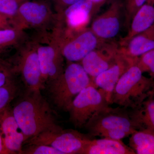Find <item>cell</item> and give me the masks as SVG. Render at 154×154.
Masks as SVG:
<instances>
[{
    "instance_id": "6da1fadb",
    "label": "cell",
    "mask_w": 154,
    "mask_h": 154,
    "mask_svg": "<svg viewBox=\"0 0 154 154\" xmlns=\"http://www.w3.org/2000/svg\"><path fill=\"white\" fill-rule=\"evenodd\" d=\"M12 110L26 140L46 131L63 129L57 123L52 109L41 90L26 89Z\"/></svg>"
},
{
    "instance_id": "7a4b0ae2",
    "label": "cell",
    "mask_w": 154,
    "mask_h": 154,
    "mask_svg": "<svg viewBox=\"0 0 154 154\" xmlns=\"http://www.w3.org/2000/svg\"><path fill=\"white\" fill-rule=\"evenodd\" d=\"M84 127L92 136L118 140L138 131L133 110L109 105L96 112Z\"/></svg>"
},
{
    "instance_id": "3957f363",
    "label": "cell",
    "mask_w": 154,
    "mask_h": 154,
    "mask_svg": "<svg viewBox=\"0 0 154 154\" xmlns=\"http://www.w3.org/2000/svg\"><path fill=\"white\" fill-rule=\"evenodd\" d=\"M154 94V78L143 75L136 63L120 77L110 99V104L134 110Z\"/></svg>"
},
{
    "instance_id": "277c9868",
    "label": "cell",
    "mask_w": 154,
    "mask_h": 154,
    "mask_svg": "<svg viewBox=\"0 0 154 154\" xmlns=\"http://www.w3.org/2000/svg\"><path fill=\"white\" fill-rule=\"evenodd\" d=\"M92 82L82 65L71 62L48 84L50 94L58 108L67 111L75 97Z\"/></svg>"
},
{
    "instance_id": "5b68a950",
    "label": "cell",
    "mask_w": 154,
    "mask_h": 154,
    "mask_svg": "<svg viewBox=\"0 0 154 154\" xmlns=\"http://www.w3.org/2000/svg\"><path fill=\"white\" fill-rule=\"evenodd\" d=\"M109 105L105 92L98 90L93 81L75 97L70 105L67 111L70 121L75 127L82 128L96 112Z\"/></svg>"
},
{
    "instance_id": "8992f818",
    "label": "cell",
    "mask_w": 154,
    "mask_h": 154,
    "mask_svg": "<svg viewBox=\"0 0 154 154\" xmlns=\"http://www.w3.org/2000/svg\"><path fill=\"white\" fill-rule=\"evenodd\" d=\"M91 139L72 129L46 131L25 141L24 145L50 146L63 154H82Z\"/></svg>"
},
{
    "instance_id": "52a82bcc",
    "label": "cell",
    "mask_w": 154,
    "mask_h": 154,
    "mask_svg": "<svg viewBox=\"0 0 154 154\" xmlns=\"http://www.w3.org/2000/svg\"><path fill=\"white\" fill-rule=\"evenodd\" d=\"M119 42L104 40L81 60L82 66L93 80L115 63L119 53Z\"/></svg>"
},
{
    "instance_id": "ba28073f",
    "label": "cell",
    "mask_w": 154,
    "mask_h": 154,
    "mask_svg": "<svg viewBox=\"0 0 154 154\" xmlns=\"http://www.w3.org/2000/svg\"><path fill=\"white\" fill-rule=\"evenodd\" d=\"M123 3L114 0L108 8L94 19L91 29L97 37L103 40H112L119 33Z\"/></svg>"
},
{
    "instance_id": "9c48e42d",
    "label": "cell",
    "mask_w": 154,
    "mask_h": 154,
    "mask_svg": "<svg viewBox=\"0 0 154 154\" xmlns=\"http://www.w3.org/2000/svg\"><path fill=\"white\" fill-rule=\"evenodd\" d=\"M95 35L91 28L80 30L64 44L62 54L70 62L81 61L104 41Z\"/></svg>"
},
{
    "instance_id": "30bf717a",
    "label": "cell",
    "mask_w": 154,
    "mask_h": 154,
    "mask_svg": "<svg viewBox=\"0 0 154 154\" xmlns=\"http://www.w3.org/2000/svg\"><path fill=\"white\" fill-rule=\"evenodd\" d=\"M0 131L7 154H21L26 137L9 107L0 113Z\"/></svg>"
},
{
    "instance_id": "8fae6325",
    "label": "cell",
    "mask_w": 154,
    "mask_h": 154,
    "mask_svg": "<svg viewBox=\"0 0 154 154\" xmlns=\"http://www.w3.org/2000/svg\"><path fill=\"white\" fill-rule=\"evenodd\" d=\"M137 59H133L125 56L119 49V54L115 63L92 80L97 88L105 92L110 105L111 95L116 85L121 76L135 63Z\"/></svg>"
},
{
    "instance_id": "7c38bea8",
    "label": "cell",
    "mask_w": 154,
    "mask_h": 154,
    "mask_svg": "<svg viewBox=\"0 0 154 154\" xmlns=\"http://www.w3.org/2000/svg\"><path fill=\"white\" fill-rule=\"evenodd\" d=\"M43 85L49 84L63 72V61L59 53L52 46H41L37 51Z\"/></svg>"
},
{
    "instance_id": "4fadbf2b",
    "label": "cell",
    "mask_w": 154,
    "mask_h": 154,
    "mask_svg": "<svg viewBox=\"0 0 154 154\" xmlns=\"http://www.w3.org/2000/svg\"><path fill=\"white\" fill-rule=\"evenodd\" d=\"M18 68L26 89L41 90L44 88L37 51H30L22 56Z\"/></svg>"
},
{
    "instance_id": "5bb4252c",
    "label": "cell",
    "mask_w": 154,
    "mask_h": 154,
    "mask_svg": "<svg viewBox=\"0 0 154 154\" xmlns=\"http://www.w3.org/2000/svg\"><path fill=\"white\" fill-rule=\"evenodd\" d=\"M154 24V0H146L134 16L127 34L119 40V46H124L133 37Z\"/></svg>"
},
{
    "instance_id": "9a60e30c",
    "label": "cell",
    "mask_w": 154,
    "mask_h": 154,
    "mask_svg": "<svg viewBox=\"0 0 154 154\" xmlns=\"http://www.w3.org/2000/svg\"><path fill=\"white\" fill-rule=\"evenodd\" d=\"M93 8L92 0H80L66 8L64 15L69 27L79 31L85 29L92 17Z\"/></svg>"
},
{
    "instance_id": "2e32d148",
    "label": "cell",
    "mask_w": 154,
    "mask_h": 154,
    "mask_svg": "<svg viewBox=\"0 0 154 154\" xmlns=\"http://www.w3.org/2000/svg\"><path fill=\"white\" fill-rule=\"evenodd\" d=\"M154 48V24L147 29L131 38L124 46H120L125 56L136 59Z\"/></svg>"
},
{
    "instance_id": "e0dca14e",
    "label": "cell",
    "mask_w": 154,
    "mask_h": 154,
    "mask_svg": "<svg viewBox=\"0 0 154 154\" xmlns=\"http://www.w3.org/2000/svg\"><path fill=\"white\" fill-rule=\"evenodd\" d=\"M131 147L125 144L121 140L103 138L91 139L82 152V154H135Z\"/></svg>"
},
{
    "instance_id": "ac0fdd59",
    "label": "cell",
    "mask_w": 154,
    "mask_h": 154,
    "mask_svg": "<svg viewBox=\"0 0 154 154\" xmlns=\"http://www.w3.org/2000/svg\"><path fill=\"white\" fill-rule=\"evenodd\" d=\"M49 14V8L45 3L27 1L19 7L18 13L28 23L39 25L43 23Z\"/></svg>"
},
{
    "instance_id": "d6986e66",
    "label": "cell",
    "mask_w": 154,
    "mask_h": 154,
    "mask_svg": "<svg viewBox=\"0 0 154 154\" xmlns=\"http://www.w3.org/2000/svg\"><path fill=\"white\" fill-rule=\"evenodd\" d=\"M133 110L138 131L148 130L154 132V94Z\"/></svg>"
},
{
    "instance_id": "ffe728a7",
    "label": "cell",
    "mask_w": 154,
    "mask_h": 154,
    "mask_svg": "<svg viewBox=\"0 0 154 154\" xmlns=\"http://www.w3.org/2000/svg\"><path fill=\"white\" fill-rule=\"evenodd\" d=\"M129 145L136 154H154V131H136L131 134Z\"/></svg>"
},
{
    "instance_id": "44dd1931",
    "label": "cell",
    "mask_w": 154,
    "mask_h": 154,
    "mask_svg": "<svg viewBox=\"0 0 154 154\" xmlns=\"http://www.w3.org/2000/svg\"><path fill=\"white\" fill-rule=\"evenodd\" d=\"M18 91V86L13 80L0 87V113L9 107L17 97Z\"/></svg>"
},
{
    "instance_id": "7402d4cb",
    "label": "cell",
    "mask_w": 154,
    "mask_h": 154,
    "mask_svg": "<svg viewBox=\"0 0 154 154\" xmlns=\"http://www.w3.org/2000/svg\"><path fill=\"white\" fill-rule=\"evenodd\" d=\"M136 64L142 72H147L154 78V48L137 58Z\"/></svg>"
},
{
    "instance_id": "603a6c76",
    "label": "cell",
    "mask_w": 154,
    "mask_h": 154,
    "mask_svg": "<svg viewBox=\"0 0 154 154\" xmlns=\"http://www.w3.org/2000/svg\"><path fill=\"white\" fill-rule=\"evenodd\" d=\"M146 1V0H125L123 4L125 19V24L128 29L134 16Z\"/></svg>"
},
{
    "instance_id": "cb8c5ba5",
    "label": "cell",
    "mask_w": 154,
    "mask_h": 154,
    "mask_svg": "<svg viewBox=\"0 0 154 154\" xmlns=\"http://www.w3.org/2000/svg\"><path fill=\"white\" fill-rule=\"evenodd\" d=\"M21 154H63L50 146L43 144L25 145Z\"/></svg>"
},
{
    "instance_id": "d4e9b609",
    "label": "cell",
    "mask_w": 154,
    "mask_h": 154,
    "mask_svg": "<svg viewBox=\"0 0 154 154\" xmlns=\"http://www.w3.org/2000/svg\"><path fill=\"white\" fill-rule=\"evenodd\" d=\"M29 0H0V13L10 17L17 15L19 7Z\"/></svg>"
},
{
    "instance_id": "484cf974",
    "label": "cell",
    "mask_w": 154,
    "mask_h": 154,
    "mask_svg": "<svg viewBox=\"0 0 154 154\" xmlns=\"http://www.w3.org/2000/svg\"><path fill=\"white\" fill-rule=\"evenodd\" d=\"M17 37V31L14 29H3L0 30V51L4 48L13 44Z\"/></svg>"
},
{
    "instance_id": "4316f807",
    "label": "cell",
    "mask_w": 154,
    "mask_h": 154,
    "mask_svg": "<svg viewBox=\"0 0 154 154\" xmlns=\"http://www.w3.org/2000/svg\"><path fill=\"white\" fill-rule=\"evenodd\" d=\"M11 80L10 72L4 67L0 69V87L6 85Z\"/></svg>"
},
{
    "instance_id": "83f0119b",
    "label": "cell",
    "mask_w": 154,
    "mask_h": 154,
    "mask_svg": "<svg viewBox=\"0 0 154 154\" xmlns=\"http://www.w3.org/2000/svg\"><path fill=\"white\" fill-rule=\"evenodd\" d=\"M109 0H92L94 4L92 17L97 14L102 6Z\"/></svg>"
},
{
    "instance_id": "f1b7e54d",
    "label": "cell",
    "mask_w": 154,
    "mask_h": 154,
    "mask_svg": "<svg viewBox=\"0 0 154 154\" xmlns=\"http://www.w3.org/2000/svg\"><path fill=\"white\" fill-rule=\"evenodd\" d=\"M80 0H57V5L60 9H66L68 7L78 2Z\"/></svg>"
},
{
    "instance_id": "f546056e",
    "label": "cell",
    "mask_w": 154,
    "mask_h": 154,
    "mask_svg": "<svg viewBox=\"0 0 154 154\" xmlns=\"http://www.w3.org/2000/svg\"><path fill=\"white\" fill-rule=\"evenodd\" d=\"M9 17L8 16L0 13V30L9 29L8 28V23H7L8 21L7 20V17Z\"/></svg>"
},
{
    "instance_id": "4dcf8cb0",
    "label": "cell",
    "mask_w": 154,
    "mask_h": 154,
    "mask_svg": "<svg viewBox=\"0 0 154 154\" xmlns=\"http://www.w3.org/2000/svg\"><path fill=\"white\" fill-rule=\"evenodd\" d=\"M0 154H7L5 146H4L1 131H0Z\"/></svg>"
}]
</instances>
